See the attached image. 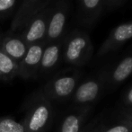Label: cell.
<instances>
[{
	"label": "cell",
	"instance_id": "1",
	"mask_svg": "<svg viewBox=\"0 0 132 132\" xmlns=\"http://www.w3.org/2000/svg\"><path fill=\"white\" fill-rule=\"evenodd\" d=\"M94 47L89 33L81 28L68 30L63 40L62 61L70 68H80L92 60Z\"/></svg>",
	"mask_w": 132,
	"mask_h": 132
},
{
	"label": "cell",
	"instance_id": "22",
	"mask_svg": "<svg viewBox=\"0 0 132 132\" xmlns=\"http://www.w3.org/2000/svg\"><path fill=\"white\" fill-rule=\"evenodd\" d=\"M0 80H1V77H0Z\"/></svg>",
	"mask_w": 132,
	"mask_h": 132
},
{
	"label": "cell",
	"instance_id": "2",
	"mask_svg": "<svg viewBox=\"0 0 132 132\" xmlns=\"http://www.w3.org/2000/svg\"><path fill=\"white\" fill-rule=\"evenodd\" d=\"M53 117L52 102L38 90L27 102L26 112L22 123L25 132H46L51 126Z\"/></svg>",
	"mask_w": 132,
	"mask_h": 132
},
{
	"label": "cell",
	"instance_id": "11",
	"mask_svg": "<svg viewBox=\"0 0 132 132\" xmlns=\"http://www.w3.org/2000/svg\"><path fill=\"white\" fill-rule=\"evenodd\" d=\"M45 45L43 42L28 47L24 57L18 64V77L24 80L38 78L40 60Z\"/></svg>",
	"mask_w": 132,
	"mask_h": 132
},
{
	"label": "cell",
	"instance_id": "5",
	"mask_svg": "<svg viewBox=\"0 0 132 132\" xmlns=\"http://www.w3.org/2000/svg\"><path fill=\"white\" fill-rule=\"evenodd\" d=\"M106 85V67L96 75L79 84L73 94V103L77 107H91L95 103Z\"/></svg>",
	"mask_w": 132,
	"mask_h": 132
},
{
	"label": "cell",
	"instance_id": "9",
	"mask_svg": "<svg viewBox=\"0 0 132 132\" xmlns=\"http://www.w3.org/2000/svg\"><path fill=\"white\" fill-rule=\"evenodd\" d=\"M132 75V40L127 50L114 63L108 65L106 85L112 88L125 82Z\"/></svg>",
	"mask_w": 132,
	"mask_h": 132
},
{
	"label": "cell",
	"instance_id": "15",
	"mask_svg": "<svg viewBox=\"0 0 132 132\" xmlns=\"http://www.w3.org/2000/svg\"><path fill=\"white\" fill-rule=\"evenodd\" d=\"M0 77L8 82L18 77V64L0 49Z\"/></svg>",
	"mask_w": 132,
	"mask_h": 132
},
{
	"label": "cell",
	"instance_id": "6",
	"mask_svg": "<svg viewBox=\"0 0 132 132\" xmlns=\"http://www.w3.org/2000/svg\"><path fill=\"white\" fill-rule=\"evenodd\" d=\"M132 40V19L122 23L114 27L104 42L102 43L97 52L94 56V59L100 60L108 56L118 52L124 45Z\"/></svg>",
	"mask_w": 132,
	"mask_h": 132
},
{
	"label": "cell",
	"instance_id": "8",
	"mask_svg": "<svg viewBox=\"0 0 132 132\" xmlns=\"http://www.w3.org/2000/svg\"><path fill=\"white\" fill-rule=\"evenodd\" d=\"M106 10V0H77L75 21L80 27L91 30Z\"/></svg>",
	"mask_w": 132,
	"mask_h": 132
},
{
	"label": "cell",
	"instance_id": "10",
	"mask_svg": "<svg viewBox=\"0 0 132 132\" xmlns=\"http://www.w3.org/2000/svg\"><path fill=\"white\" fill-rule=\"evenodd\" d=\"M53 0H22L10 25L8 32L19 34L33 15L52 3Z\"/></svg>",
	"mask_w": 132,
	"mask_h": 132
},
{
	"label": "cell",
	"instance_id": "12",
	"mask_svg": "<svg viewBox=\"0 0 132 132\" xmlns=\"http://www.w3.org/2000/svg\"><path fill=\"white\" fill-rule=\"evenodd\" d=\"M63 40L53 42L45 45L40 60L38 77L45 78L57 70L62 61Z\"/></svg>",
	"mask_w": 132,
	"mask_h": 132
},
{
	"label": "cell",
	"instance_id": "14",
	"mask_svg": "<svg viewBox=\"0 0 132 132\" xmlns=\"http://www.w3.org/2000/svg\"><path fill=\"white\" fill-rule=\"evenodd\" d=\"M90 109L91 107H78L75 111L68 114L61 121L57 132H80Z\"/></svg>",
	"mask_w": 132,
	"mask_h": 132
},
{
	"label": "cell",
	"instance_id": "19",
	"mask_svg": "<svg viewBox=\"0 0 132 132\" xmlns=\"http://www.w3.org/2000/svg\"><path fill=\"white\" fill-rule=\"evenodd\" d=\"M103 125H100L97 119L93 120L91 123H89L87 126L84 127L80 132H99L100 129L103 128Z\"/></svg>",
	"mask_w": 132,
	"mask_h": 132
},
{
	"label": "cell",
	"instance_id": "16",
	"mask_svg": "<svg viewBox=\"0 0 132 132\" xmlns=\"http://www.w3.org/2000/svg\"><path fill=\"white\" fill-rule=\"evenodd\" d=\"M99 132H132V108L124 112L123 116L115 125L109 128L103 126Z\"/></svg>",
	"mask_w": 132,
	"mask_h": 132
},
{
	"label": "cell",
	"instance_id": "20",
	"mask_svg": "<svg viewBox=\"0 0 132 132\" xmlns=\"http://www.w3.org/2000/svg\"><path fill=\"white\" fill-rule=\"evenodd\" d=\"M127 0H106V10L112 11L121 7Z\"/></svg>",
	"mask_w": 132,
	"mask_h": 132
},
{
	"label": "cell",
	"instance_id": "3",
	"mask_svg": "<svg viewBox=\"0 0 132 132\" xmlns=\"http://www.w3.org/2000/svg\"><path fill=\"white\" fill-rule=\"evenodd\" d=\"M81 75L80 68H69L53 76L40 90L51 102L65 101L73 95Z\"/></svg>",
	"mask_w": 132,
	"mask_h": 132
},
{
	"label": "cell",
	"instance_id": "17",
	"mask_svg": "<svg viewBox=\"0 0 132 132\" xmlns=\"http://www.w3.org/2000/svg\"><path fill=\"white\" fill-rule=\"evenodd\" d=\"M0 132H25L23 123L8 116L0 117Z\"/></svg>",
	"mask_w": 132,
	"mask_h": 132
},
{
	"label": "cell",
	"instance_id": "7",
	"mask_svg": "<svg viewBox=\"0 0 132 132\" xmlns=\"http://www.w3.org/2000/svg\"><path fill=\"white\" fill-rule=\"evenodd\" d=\"M51 9V4L37 13L30 19L24 28L19 33L27 47L39 42H45Z\"/></svg>",
	"mask_w": 132,
	"mask_h": 132
},
{
	"label": "cell",
	"instance_id": "13",
	"mask_svg": "<svg viewBox=\"0 0 132 132\" xmlns=\"http://www.w3.org/2000/svg\"><path fill=\"white\" fill-rule=\"evenodd\" d=\"M0 49L17 64L21 62L27 51L28 47L17 33H0Z\"/></svg>",
	"mask_w": 132,
	"mask_h": 132
},
{
	"label": "cell",
	"instance_id": "23",
	"mask_svg": "<svg viewBox=\"0 0 132 132\" xmlns=\"http://www.w3.org/2000/svg\"><path fill=\"white\" fill-rule=\"evenodd\" d=\"M0 33H1V32H0Z\"/></svg>",
	"mask_w": 132,
	"mask_h": 132
},
{
	"label": "cell",
	"instance_id": "4",
	"mask_svg": "<svg viewBox=\"0 0 132 132\" xmlns=\"http://www.w3.org/2000/svg\"><path fill=\"white\" fill-rule=\"evenodd\" d=\"M70 0H53L48 22L45 44L63 40L68 31V20L71 14Z\"/></svg>",
	"mask_w": 132,
	"mask_h": 132
},
{
	"label": "cell",
	"instance_id": "18",
	"mask_svg": "<svg viewBox=\"0 0 132 132\" xmlns=\"http://www.w3.org/2000/svg\"><path fill=\"white\" fill-rule=\"evenodd\" d=\"M22 0H0V19L4 20L16 13Z\"/></svg>",
	"mask_w": 132,
	"mask_h": 132
},
{
	"label": "cell",
	"instance_id": "21",
	"mask_svg": "<svg viewBox=\"0 0 132 132\" xmlns=\"http://www.w3.org/2000/svg\"><path fill=\"white\" fill-rule=\"evenodd\" d=\"M123 103L129 108H132V85L126 91L123 97Z\"/></svg>",
	"mask_w": 132,
	"mask_h": 132
}]
</instances>
